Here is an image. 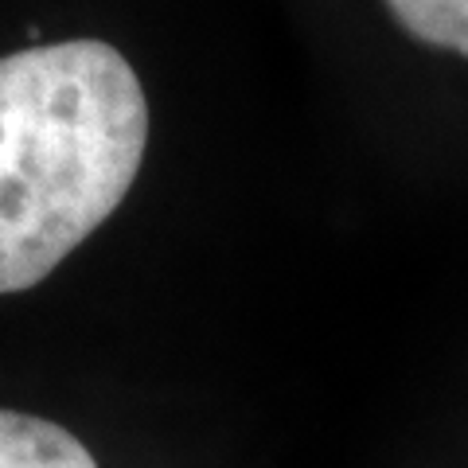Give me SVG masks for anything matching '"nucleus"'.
I'll use <instances>...</instances> for the list:
<instances>
[{
  "label": "nucleus",
  "instance_id": "1",
  "mask_svg": "<svg viewBox=\"0 0 468 468\" xmlns=\"http://www.w3.org/2000/svg\"><path fill=\"white\" fill-rule=\"evenodd\" d=\"M149 149V98L101 39L0 58V297L24 292L122 207Z\"/></svg>",
  "mask_w": 468,
  "mask_h": 468
},
{
  "label": "nucleus",
  "instance_id": "3",
  "mask_svg": "<svg viewBox=\"0 0 468 468\" xmlns=\"http://www.w3.org/2000/svg\"><path fill=\"white\" fill-rule=\"evenodd\" d=\"M394 24L421 48L468 58V0H383Z\"/></svg>",
  "mask_w": 468,
  "mask_h": 468
},
{
  "label": "nucleus",
  "instance_id": "2",
  "mask_svg": "<svg viewBox=\"0 0 468 468\" xmlns=\"http://www.w3.org/2000/svg\"><path fill=\"white\" fill-rule=\"evenodd\" d=\"M0 468H98V461L67 426L0 406Z\"/></svg>",
  "mask_w": 468,
  "mask_h": 468
}]
</instances>
